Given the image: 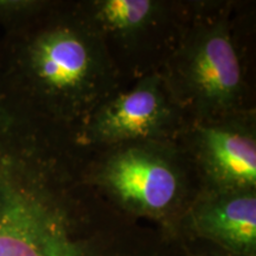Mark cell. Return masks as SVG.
<instances>
[{"label":"cell","instance_id":"cell-3","mask_svg":"<svg viewBox=\"0 0 256 256\" xmlns=\"http://www.w3.org/2000/svg\"><path fill=\"white\" fill-rule=\"evenodd\" d=\"M86 178L124 215L179 240L191 202L202 188L178 142H130L95 150Z\"/></svg>","mask_w":256,"mask_h":256},{"label":"cell","instance_id":"cell-6","mask_svg":"<svg viewBox=\"0 0 256 256\" xmlns=\"http://www.w3.org/2000/svg\"><path fill=\"white\" fill-rule=\"evenodd\" d=\"M188 120L159 72L136 78L98 104L72 134L78 147L106 148L142 142H178Z\"/></svg>","mask_w":256,"mask_h":256},{"label":"cell","instance_id":"cell-8","mask_svg":"<svg viewBox=\"0 0 256 256\" xmlns=\"http://www.w3.org/2000/svg\"><path fill=\"white\" fill-rule=\"evenodd\" d=\"M180 238L256 256V188H200L182 222Z\"/></svg>","mask_w":256,"mask_h":256},{"label":"cell","instance_id":"cell-7","mask_svg":"<svg viewBox=\"0 0 256 256\" xmlns=\"http://www.w3.org/2000/svg\"><path fill=\"white\" fill-rule=\"evenodd\" d=\"M202 188H256L255 112L190 122L178 139Z\"/></svg>","mask_w":256,"mask_h":256},{"label":"cell","instance_id":"cell-1","mask_svg":"<svg viewBox=\"0 0 256 256\" xmlns=\"http://www.w3.org/2000/svg\"><path fill=\"white\" fill-rule=\"evenodd\" d=\"M0 256H160L46 130L0 115Z\"/></svg>","mask_w":256,"mask_h":256},{"label":"cell","instance_id":"cell-5","mask_svg":"<svg viewBox=\"0 0 256 256\" xmlns=\"http://www.w3.org/2000/svg\"><path fill=\"white\" fill-rule=\"evenodd\" d=\"M72 6L104 42L121 75L136 80L162 68L188 14V2L166 0H84Z\"/></svg>","mask_w":256,"mask_h":256},{"label":"cell","instance_id":"cell-10","mask_svg":"<svg viewBox=\"0 0 256 256\" xmlns=\"http://www.w3.org/2000/svg\"><path fill=\"white\" fill-rule=\"evenodd\" d=\"M184 256H246L224 250L209 243L197 241V240L180 238Z\"/></svg>","mask_w":256,"mask_h":256},{"label":"cell","instance_id":"cell-4","mask_svg":"<svg viewBox=\"0 0 256 256\" xmlns=\"http://www.w3.org/2000/svg\"><path fill=\"white\" fill-rule=\"evenodd\" d=\"M230 14V2H188L177 46L159 70L188 124L252 110Z\"/></svg>","mask_w":256,"mask_h":256},{"label":"cell","instance_id":"cell-9","mask_svg":"<svg viewBox=\"0 0 256 256\" xmlns=\"http://www.w3.org/2000/svg\"><path fill=\"white\" fill-rule=\"evenodd\" d=\"M51 0H0V25L5 32L24 26L52 5Z\"/></svg>","mask_w":256,"mask_h":256},{"label":"cell","instance_id":"cell-2","mask_svg":"<svg viewBox=\"0 0 256 256\" xmlns=\"http://www.w3.org/2000/svg\"><path fill=\"white\" fill-rule=\"evenodd\" d=\"M0 78L28 108L72 136L121 88L104 42L74 10L54 2L0 40Z\"/></svg>","mask_w":256,"mask_h":256}]
</instances>
